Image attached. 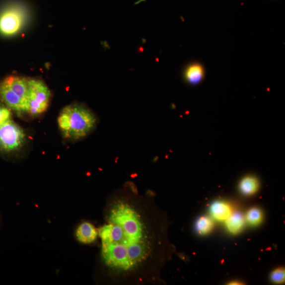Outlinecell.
Instances as JSON below:
<instances>
[{
  "instance_id": "5",
  "label": "cell",
  "mask_w": 285,
  "mask_h": 285,
  "mask_svg": "<svg viewBox=\"0 0 285 285\" xmlns=\"http://www.w3.org/2000/svg\"><path fill=\"white\" fill-rule=\"evenodd\" d=\"M23 130L10 120L0 125V148L12 152L22 146L25 141Z\"/></svg>"
},
{
  "instance_id": "7",
  "label": "cell",
  "mask_w": 285,
  "mask_h": 285,
  "mask_svg": "<svg viewBox=\"0 0 285 285\" xmlns=\"http://www.w3.org/2000/svg\"><path fill=\"white\" fill-rule=\"evenodd\" d=\"M205 76L204 66L198 63L190 64L184 72V78L192 85H196L203 81Z\"/></svg>"
},
{
  "instance_id": "15",
  "label": "cell",
  "mask_w": 285,
  "mask_h": 285,
  "mask_svg": "<svg viewBox=\"0 0 285 285\" xmlns=\"http://www.w3.org/2000/svg\"><path fill=\"white\" fill-rule=\"evenodd\" d=\"M285 273L284 268L275 270L272 274V280L276 283H282L285 281Z\"/></svg>"
},
{
  "instance_id": "6",
  "label": "cell",
  "mask_w": 285,
  "mask_h": 285,
  "mask_svg": "<svg viewBox=\"0 0 285 285\" xmlns=\"http://www.w3.org/2000/svg\"><path fill=\"white\" fill-rule=\"evenodd\" d=\"M0 98L8 107L17 112H26L23 100L3 80L0 83Z\"/></svg>"
},
{
  "instance_id": "13",
  "label": "cell",
  "mask_w": 285,
  "mask_h": 285,
  "mask_svg": "<svg viewBox=\"0 0 285 285\" xmlns=\"http://www.w3.org/2000/svg\"><path fill=\"white\" fill-rule=\"evenodd\" d=\"M213 227V221L207 216L201 217L196 223L197 230L201 235H205L211 232Z\"/></svg>"
},
{
  "instance_id": "18",
  "label": "cell",
  "mask_w": 285,
  "mask_h": 285,
  "mask_svg": "<svg viewBox=\"0 0 285 285\" xmlns=\"http://www.w3.org/2000/svg\"><path fill=\"white\" fill-rule=\"evenodd\" d=\"M142 1H145V0H140V1H138V2H136V4H138L140 3L141 2H142Z\"/></svg>"
},
{
  "instance_id": "14",
  "label": "cell",
  "mask_w": 285,
  "mask_h": 285,
  "mask_svg": "<svg viewBox=\"0 0 285 285\" xmlns=\"http://www.w3.org/2000/svg\"><path fill=\"white\" fill-rule=\"evenodd\" d=\"M246 217L249 224L252 225H257L261 223L263 214L259 209L253 208L248 212Z\"/></svg>"
},
{
  "instance_id": "10",
  "label": "cell",
  "mask_w": 285,
  "mask_h": 285,
  "mask_svg": "<svg viewBox=\"0 0 285 285\" xmlns=\"http://www.w3.org/2000/svg\"><path fill=\"white\" fill-rule=\"evenodd\" d=\"M211 213L214 218L219 221L227 220L232 214L230 206L221 201H217L212 205Z\"/></svg>"
},
{
  "instance_id": "8",
  "label": "cell",
  "mask_w": 285,
  "mask_h": 285,
  "mask_svg": "<svg viewBox=\"0 0 285 285\" xmlns=\"http://www.w3.org/2000/svg\"><path fill=\"white\" fill-rule=\"evenodd\" d=\"M98 234L94 226L87 222L80 224L75 232L77 240L83 244L93 243L96 240Z\"/></svg>"
},
{
  "instance_id": "2",
  "label": "cell",
  "mask_w": 285,
  "mask_h": 285,
  "mask_svg": "<svg viewBox=\"0 0 285 285\" xmlns=\"http://www.w3.org/2000/svg\"><path fill=\"white\" fill-rule=\"evenodd\" d=\"M96 122L95 115L79 104L65 107L58 119L59 127L64 137L73 140L86 137L95 128Z\"/></svg>"
},
{
  "instance_id": "4",
  "label": "cell",
  "mask_w": 285,
  "mask_h": 285,
  "mask_svg": "<svg viewBox=\"0 0 285 285\" xmlns=\"http://www.w3.org/2000/svg\"><path fill=\"white\" fill-rule=\"evenodd\" d=\"M51 93L43 81L28 79L26 112L32 116L45 112L48 107Z\"/></svg>"
},
{
  "instance_id": "11",
  "label": "cell",
  "mask_w": 285,
  "mask_h": 285,
  "mask_svg": "<svg viewBox=\"0 0 285 285\" xmlns=\"http://www.w3.org/2000/svg\"><path fill=\"white\" fill-rule=\"evenodd\" d=\"M245 224V219L239 213L232 214L226 220V226L229 231L237 234L241 231Z\"/></svg>"
},
{
  "instance_id": "12",
  "label": "cell",
  "mask_w": 285,
  "mask_h": 285,
  "mask_svg": "<svg viewBox=\"0 0 285 285\" xmlns=\"http://www.w3.org/2000/svg\"><path fill=\"white\" fill-rule=\"evenodd\" d=\"M259 183L258 179L252 176L243 178L239 184V188L243 194L251 195L255 194L258 190Z\"/></svg>"
},
{
  "instance_id": "17",
  "label": "cell",
  "mask_w": 285,
  "mask_h": 285,
  "mask_svg": "<svg viewBox=\"0 0 285 285\" xmlns=\"http://www.w3.org/2000/svg\"><path fill=\"white\" fill-rule=\"evenodd\" d=\"M127 184L128 186L130 188L131 190L134 193V194H138V189L135 184L133 182H129L127 183Z\"/></svg>"
},
{
  "instance_id": "16",
  "label": "cell",
  "mask_w": 285,
  "mask_h": 285,
  "mask_svg": "<svg viewBox=\"0 0 285 285\" xmlns=\"http://www.w3.org/2000/svg\"><path fill=\"white\" fill-rule=\"evenodd\" d=\"M10 112L7 108L0 106V125L10 120Z\"/></svg>"
},
{
  "instance_id": "1",
  "label": "cell",
  "mask_w": 285,
  "mask_h": 285,
  "mask_svg": "<svg viewBox=\"0 0 285 285\" xmlns=\"http://www.w3.org/2000/svg\"><path fill=\"white\" fill-rule=\"evenodd\" d=\"M108 223L100 228L102 256L106 265L117 271H131L145 261L150 251L145 229L138 213L119 203L109 213Z\"/></svg>"
},
{
  "instance_id": "9",
  "label": "cell",
  "mask_w": 285,
  "mask_h": 285,
  "mask_svg": "<svg viewBox=\"0 0 285 285\" xmlns=\"http://www.w3.org/2000/svg\"><path fill=\"white\" fill-rule=\"evenodd\" d=\"M4 81L14 93L23 100L26 106L28 92V79L18 76H10Z\"/></svg>"
},
{
  "instance_id": "3",
  "label": "cell",
  "mask_w": 285,
  "mask_h": 285,
  "mask_svg": "<svg viewBox=\"0 0 285 285\" xmlns=\"http://www.w3.org/2000/svg\"><path fill=\"white\" fill-rule=\"evenodd\" d=\"M28 14L27 6L19 1L6 5L0 12V32L5 36H12L22 26Z\"/></svg>"
}]
</instances>
